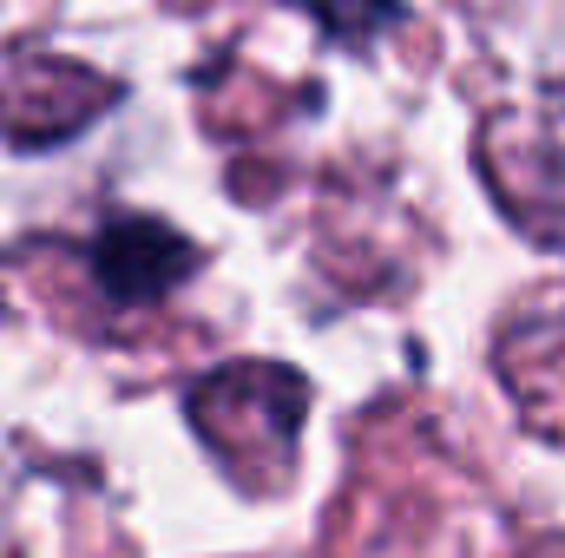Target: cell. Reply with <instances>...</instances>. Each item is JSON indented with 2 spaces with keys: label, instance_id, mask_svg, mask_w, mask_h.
Returning a JSON list of instances; mask_svg holds the SVG:
<instances>
[{
  "label": "cell",
  "instance_id": "cell-1",
  "mask_svg": "<svg viewBox=\"0 0 565 558\" xmlns=\"http://www.w3.org/2000/svg\"><path fill=\"white\" fill-rule=\"evenodd\" d=\"M184 264H191V250H184V237H171L164 224H113L99 244H93V277L106 282V296H119V302H151V296H164L171 282L184 277Z\"/></svg>",
  "mask_w": 565,
  "mask_h": 558
},
{
  "label": "cell",
  "instance_id": "cell-2",
  "mask_svg": "<svg viewBox=\"0 0 565 558\" xmlns=\"http://www.w3.org/2000/svg\"><path fill=\"white\" fill-rule=\"evenodd\" d=\"M302 7H316L329 26H342L349 40H362L369 26H382V20H395V0H302Z\"/></svg>",
  "mask_w": 565,
  "mask_h": 558
}]
</instances>
